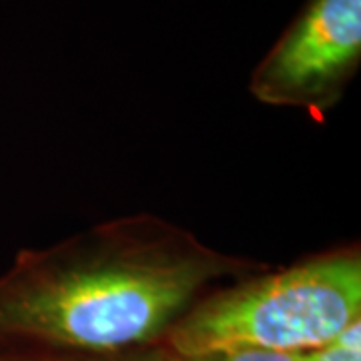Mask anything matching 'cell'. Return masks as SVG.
Masks as SVG:
<instances>
[{"label": "cell", "mask_w": 361, "mask_h": 361, "mask_svg": "<svg viewBox=\"0 0 361 361\" xmlns=\"http://www.w3.org/2000/svg\"><path fill=\"white\" fill-rule=\"evenodd\" d=\"M357 322L361 245L353 241L213 289L173 325L163 345L177 355L231 349L303 353Z\"/></svg>", "instance_id": "obj_2"}, {"label": "cell", "mask_w": 361, "mask_h": 361, "mask_svg": "<svg viewBox=\"0 0 361 361\" xmlns=\"http://www.w3.org/2000/svg\"><path fill=\"white\" fill-rule=\"evenodd\" d=\"M165 361H295V353L231 349V351H209V353H197V355H177V353L167 351Z\"/></svg>", "instance_id": "obj_6"}, {"label": "cell", "mask_w": 361, "mask_h": 361, "mask_svg": "<svg viewBox=\"0 0 361 361\" xmlns=\"http://www.w3.org/2000/svg\"><path fill=\"white\" fill-rule=\"evenodd\" d=\"M267 265L151 211L111 217L14 259L0 277V343L157 348L199 299Z\"/></svg>", "instance_id": "obj_1"}, {"label": "cell", "mask_w": 361, "mask_h": 361, "mask_svg": "<svg viewBox=\"0 0 361 361\" xmlns=\"http://www.w3.org/2000/svg\"><path fill=\"white\" fill-rule=\"evenodd\" d=\"M361 65V0H307L249 78L261 104L325 121Z\"/></svg>", "instance_id": "obj_3"}, {"label": "cell", "mask_w": 361, "mask_h": 361, "mask_svg": "<svg viewBox=\"0 0 361 361\" xmlns=\"http://www.w3.org/2000/svg\"><path fill=\"white\" fill-rule=\"evenodd\" d=\"M295 361H361V322L349 325L322 348L295 353Z\"/></svg>", "instance_id": "obj_5"}, {"label": "cell", "mask_w": 361, "mask_h": 361, "mask_svg": "<svg viewBox=\"0 0 361 361\" xmlns=\"http://www.w3.org/2000/svg\"><path fill=\"white\" fill-rule=\"evenodd\" d=\"M165 345L125 353H85L71 349L0 343V361H165Z\"/></svg>", "instance_id": "obj_4"}]
</instances>
